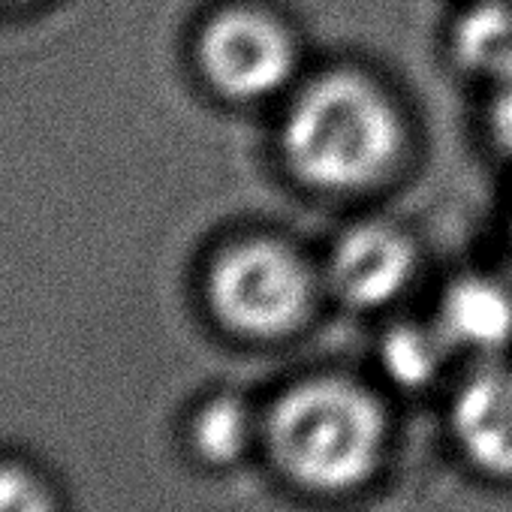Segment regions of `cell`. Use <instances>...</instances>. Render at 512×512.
Segmentation results:
<instances>
[{"label": "cell", "mask_w": 512, "mask_h": 512, "mask_svg": "<svg viewBox=\"0 0 512 512\" xmlns=\"http://www.w3.org/2000/svg\"><path fill=\"white\" fill-rule=\"evenodd\" d=\"M407 127L395 100L368 76L332 70L290 100L281 151L305 184L359 193L383 184L401 163Z\"/></svg>", "instance_id": "1"}, {"label": "cell", "mask_w": 512, "mask_h": 512, "mask_svg": "<svg viewBox=\"0 0 512 512\" xmlns=\"http://www.w3.org/2000/svg\"><path fill=\"white\" fill-rule=\"evenodd\" d=\"M275 464L314 491H350L380 464L386 416L347 377H311L287 389L266 419Z\"/></svg>", "instance_id": "2"}, {"label": "cell", "mask_w": 512, "mask_h": 512, "mask_svg": "<svg viewBox=\"0 0 512 512\" xmlns=\"http://www.w3.org/2000/svg\"><path fill=\"white\" fill-rule=\"evenodd\" d=\"M317 275L278 238H244L223 247L205 275L211 314L244 338H284L314 311Z\"/></svg>", "instance_id": "3"}, {"label": "cell", "mask_w": 512, "mask_h": 512, "mask_svg": "<svg viewBox=\"0 0 512 512\" xmlns=\"http://www.w3.org/2000/svg\"><path fill=\"white\" fill-rule=\"evenodd\" d=\"M196 61L205 82L226 100L256 103L281 94L299 64L293 31L260 7L217 10L199 31Z\"/></svg>", "instance_id": "4"}, {"label": "cell", "mask_w": 512, "mask_h": 512, "mask_svg": "<svg viewBox=\"0 0 512 512\" xmlns=\"http://www.w3.org/2000/svg\"><path fill=\"white\" fill-rule=\"evenodd\" d=\"M416 275L413 238L386 220L350 226L329 253L326 281L350 308H383L395 302Z\"/></svg>", "instance_id": "5"}, {"label": "cell", "mask_w": 512, "mask_h": 512, "mask_svg": "<svg viewBox=\"0 0 512 512\" xmlns=\"http://www.w3.org/2000/svg\"><path fill=\"white\" fill-rule=\"evenodd\" d=\"M452 431L467 458L488 473L512 476V365L482 362L452 401Z\"/></svg>", "instance_id": "6"}, {"label": "cell", "mask_w": 512, "mask_h": 512, "mask_svg": "<svg viewBox=\"0 0 512 512\" xmlns=\"http://www.w3.org/2000/svg\"><path fill=\"white\" fill-rule=\"evenodd\" d=\"M437 329L452 350L500 353L512 341V290L488 275L458 278L443 293Z\"/></svg>", "instance_id": "7"}, {"label": "cell", "mask_w": 512, "mask_h": 512, "mask_svg": "<svg viewBox=\"0 0 512 512\" xmlns=\"http://www.w3.org/2000/svg\"><path fill=\"white\" fill-rule=\"evenodd\" d=\"M452 52L461 67L488 82L512 58V7L482 0L458 22Z\"/></svg>", "instance_id": "8"}, {"label": "cell", "mask_w": 512, "mask_h": 512, "mask_svg": "<svg viewBox=\"0 0 512 512\" xmlns=\"http://www.w3.org/2000/svg\"><path fill=\"white\" fill-rule=\"evenodd\" d=\"M449 341L443 338V332L437 329V323L431 329L425 326H401L395 329L386 344H383V362L389 368V374L404 383V386H425L440 374V365L446 359Z\"/></svg>", "instance_id": "9"}, {"label": "cell", "mask_w": 512, "mask_h": 512, "mask_svg": "<svg viewBox=\"0 0 512 512\" xmlns=\"http://www.w3.org/2000/svg\"><path fill=\"white\" fill-rule=\"evenodd\" d=\"M196 446L211 461H235L250 443V416L235 398H214L193 425Z\"/></svg>", "instance_id": "10"}, {"label": "cell", "mask_w": 512, "mask_h": 512, "mask_svg": "<svg viewBox=\"0 0 512 512\" xmlns=\"http://www.w3.org/2000/svg\"><path fill=\"white\" fill-rule=\"evenodd\" d=\"M0 512H55V503L31 470L0 461Z\"/></svg>", "instance_id": "11"}, {"label": "cell", "mask_w": 512, "mask_h": 512, "mask_svg": "<svg viewBox=\"0 0 512 512\" xmlns=\"http://www.w3.org/2000/svg\"><path fill=\"white\" fill-rule=\"evenodd\" d=\"M488 130L512 160V58L488 79Z\"/></svg>", "instance_id": "12"}, {"label": "cell", "mask_w": 512, "mask_h": 512, "mask_svg": "<svg viewBox=\"0 0 512 512\" xmlns=\"http://www.w3.org/2000/svg\"><path fill=\"white\" fill-rule=\"evenodd\" d=\"M509 244H512V220H509Z\"/></svg>", "instance_id": "13"}]
</instances>
